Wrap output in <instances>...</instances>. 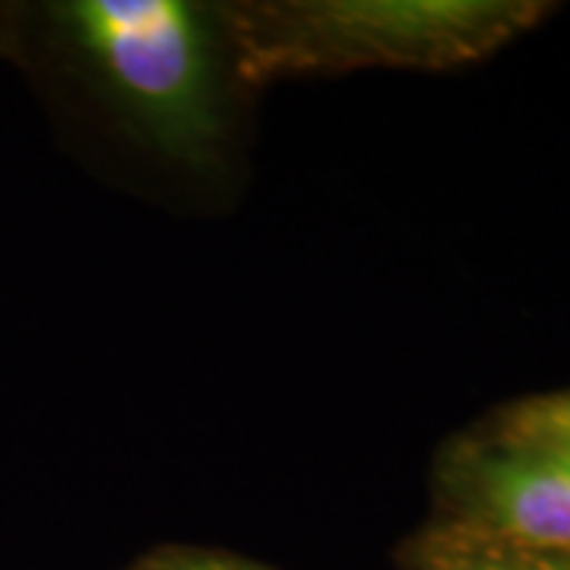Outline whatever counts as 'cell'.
<instances>
[{
	"label": "cell",
	"mask_w": 570,
	"mask_h": 570,
	"mask_svg": "<svg viewBox=\"0 0 570 570\" xmlns=\"http://www.w3.org/2000/svg\"><path fill=\"white\" fill-rule=\"evenodd\" d=\"M108 89L178 156L216 140L213 58L200 13L178 0H73L55 10Z\"/></svg>",
	"instance_id": "cell-1"
},
{
	"label": "cell",
	"mask_w": 570,
	"mask_h": 570,
	"mask_svg": "<svg viewBox=\"0 0 570 570\" xmlns=\"http://www.w3.org/2000/svg\"><path fill=\"white\" fill-rule=\"evenodd\" d=\"M134 570H269L261 564H250L242 558H228V554H209V551H163L153 554L149 561H142Z\"/></svg>",
	"instance_id": "cell-6"
},
{
	"label": "cell",
	"mask_w": 570,
	"mask_h": 570,
	"mask_svg": "<svg viewBox=\"0 0 570 570\" xmlns=\"http://www.w3.org/2000/svg\"><path fill=\"white\" fill-rule=\"evenodd\" d=\"M444 485L448 527L498 546L570 558V444L504 434L463 444L450 456Z\"/></svg>",
	"instance_id": "cell-3"
},
{
	"label": "cell",
	"mask_w": 570,
	"mask_h": 570,
	"mask_svg": "<svg viewBox=\"0 0 570 570\" xmlns=\"http://www.w3.org/2000/svg\"><path fill=\"white\" fill-rule=\"evenodd\" d=\"M498 431L523 434V438H551V441L570 444V390L517 403L498 419Z\"/></svg>",
	"instance_id": "cell-5"
},
{
	"label": "cell",
	"mask_w": 570,
	"mask_h": 570,
	"mask_svg": "<svg viewBox=\"0 0 570 570\" xmlns=\"http://www.w3.org/2000/svg\"><path fill=\"white\" fill-rule=\"evenodd\" d=\"M419 561L422 570H570V558L564 554L508 549L463 530H453L448 523L422 542Z\"/></svg>",
	"instance_id": "cell-4"
},
{
	"label": "cell",
	"mask_w": 570,
	"mask_h": 570,
	"mask_svg": "<svg viewBox=\"0 0 570 570\" xmlns=\"http://www.w3.org/2000/svg\"><path fill=\"white\" fill-rule=\"evenodd\" d=\"M542 7L494 0H377L314 3L292 13L288 63H406L450 67L475 61L527 29Z\"/></svg>",
	"instance_id": "cell-2"
}]
</instances>
